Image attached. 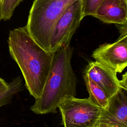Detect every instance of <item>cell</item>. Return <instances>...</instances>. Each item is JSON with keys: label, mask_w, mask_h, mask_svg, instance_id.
<instances>
[{"label": "cell", "mask_w": 127, "mask_h": 127, "mask_svg": "<svg viewBox=\"0 0 127 127\" xmlns=\"http://www.w3.org/2000/svg\"><path fill=\"white\" fill-rule=\"evenodd\" d=\"M64 127H93L97 123L102 109L88 98L71 95L63 97L58 105Z\"/></svg>", "instance_id": "obj_4"}, {"label": "cell", "mask_w": 127, "mask_h": 127, "mask_svg": "<svg viewBox=\"0 0 127 127\" xmlns=\"http://www.w3.org/2000/svg\"><path fill=\"white\" fill-rule=\"evenodd\" d=\"M120 81L121 88L109 98L107 108L102 109L96 124L110 127H127V72L123 75Z\"/></svg>", "instance_id": "obj_7"}, {"label": "cell", "mask_w": 127, "mask_h": 127, "mask_svg": "<svg viewBox=\"0 0 127 127\" xmlns=\"http://www.w3.org/2000/svg\"><path fill=\"white\" fill-rule=\"evenodd\" d=\"M81 0L72 3L57 21L53 30L50 52L54 53L60 47L70 45V40L83 18Z\"/></svg>", "instance_id": "obj_5"}, {"label": "cell", "mask_w": 127, "mask_h": 127, "mask_svg": "<svg viewBox=\"0 0 127 127\" xmlns=\"http://www.w3.org/2000/svg\"><path fill=\"white\" fill-rule=\"evenodd\" d=\"M72 52L68 45L62 46L54 53L51 69L42 94L30 107L34 113H56L63 97L66 95L76 97L77 80L71 64Z\"/></svg>", "instance_id": "obj_2"}, {"label": "cell", "mask_w": 127, "mask_h": 127, "mask_svg": "<svg viewBox=\"0 0 127 127\" xmlns=\"http://www.w3.org/2000/svg\"><path fill=\"white\" fill-rule=\"evenodd\" d=\"M121 26V34L112 43L99 46L92 53L95 62L116 73L122 72L127 66V25Z\"/></svg>", "instance_id": "obj_6"}, {"label": "cell", "mask_w": 127, "mask_h": 127, "mask_svg": "<svg viewBox=\"0 0 127 127\" xmlns=\"http://www.w3.org/2000/svg\"><path fill=\"white\" fill-rule=\"evenodd\" d=\"M1 1H2V0H0V3H1Z\"/></svg>", "instance_id": "obj_16"}, {"label": "cell", "mask_w": 127, "mask_h": 127, "mask_svg": "<svg viewBox=\"0 0 127 127\" xmlns=\"http://www.w3.org/2000/svg\"><path fill=\"white\" fill-rule=\"evenodd\" d=\"M22 87V80L20 76L13 79L6 88L0 91V108L9 103L13 96L21 90Z\"/></svg>", "instance_id": "obj_11"}, {"label": "cell", "mask_w": 127, "mask_h": 127, "mask_svg": "<svg viewBox=\"0 0 127 127\" xmlns=\"http://www.w3.org/2000/svg\"><path fill=\"white\" fill-rule=\"evenodd\" d=\"M104 0H81L82 10L83 17L93 16L96 11Z\"/></svg>", "instance_id": "obj_13"}, {"label": "cell", "mask_w": 127, "mask_h": 127, "mask_svg": "<svg viewBox=\"0 0 127 127\" xmlns=\"http://www.w3.org/2000/svg\"><path fill=\"white\" fill-rule=\"evenodd\" d=\"M77 0L33 1L25 26L30 36L43 49L50 52L52 33L57 21L66 9Z\"/></svg>", "instance_id": "obj_3"}, {"label": "cell", "mask_w": 127, "mask_h": 127, "mask_svg": "<svg viewBox=\"0 0 127 127\" xmlns=\"http://www.w3.org/2000/svg\"><path fill=\"white\" fill-rule=\"evenodd\" d=\"M9 83L6 82L3 79L0 77V91L6 88L8 86Z\"/></svg>", "instance_id": "obj_14"}, {"label": "cell", "mask_w": 127, "mask_h": 127, "mask_svg": "<svg viewBox=\"0 0 127 127\" xmlns=\"http://www.w3.org/2000/svg\"><path fill=\"white\" fill-rule=\"evenodd\" d=\"M22 0H2L0 4V21H7L12 17L15 8Z\"/></svg>", "instance_id": "obj_12"}, {"label": "cell", "mask_w": 127, "mask_h": 127, "mask_svg": "<svg viewBox=\"0 0 127 127\" xmlns=\"http://www.w3.org/2000/svg\"><path fill=\"white\" fill-rule=\"evenodd\" d=\"M93 127H108V126H104V125H100V124H96L94 126H93Z\"/></svg>", "instance_id": "obj_15"}, {"label": "cell", "mask_w": 127, "mask_h": 127, "mask_svg": "<svg viewBox=\"0 0 127 127\" xmlns=\"http://www.w3.org/2000/svg\"><path fill=\"white\" fill-rule=\"evenodd\" d=\"M117 73L97 62H90L87 65L84 74L98 85L110 98L121 87Z\"/></svg>", "instance_id": "obj_8"}, {"label": "cell", "mask_w": 127, "mask_h": 127, "mask_svg": "<svg viewBox=\"0 0 127 127\" xmlns=\"http://www.w3.org/2000/svg\"><path fill=\"white\" fill-rule=\"evenodd\" d=\"M7 43L10 55L22 72L27 89L35 99L39 98L51 69L54 53L40 46L25 26L10 30Z\"/></svg>", "instance_id": "obj_1"}, {"label": "cell", "mask_w": 127, "mask_h": 127, "mask_svg": "<svg viewBox=\"0 0 127 127\" xmlns=\"http://www.w3.org/2000/svg\"></svg>", "instance_id": "obj_17"}, {"label": "cell", "mask_w": 127, "mask_h": 127, "mask_svg": "<svg viewBox=\"0 0 127 127\" xmlns=\"http://www.w3.org/2000/svg\"><path fill=\"white\" fill-rule=\"evenodd\" d=\"M83 79L89 93V100L94 105L103 109H106L109 102V97L98 85L84 74Z\"/></svg>", "instance_id": "obj_10"}, {"label": "cell", "mask_w": 127, "mask_h": 127, "mask_svg": "<svg viewBox=\"0 0 127 127\" xmlns=\"http://www.w3.org/2000/svg\"><path fill=\"white\" fill-rule=\"evenodd\" d=\"M93 16L105 23L126 25L127 0H104Z\"/></svg>", "instance_id": "obj_9"}]
</instances>
